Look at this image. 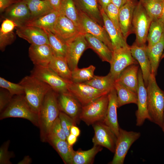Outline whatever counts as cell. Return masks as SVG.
I'll return each mask as SVG.
<instances>
[{"label": "cell", "mask_w": 164, "mask_h": 164, "mask_svg": "<svg viewBox=\"0 0 164 164\" xmlns=\"http://www.w3.org/2000/svg\"><path fill=\"white\" fill-rule=\"evenodd\" d=\"M57 95V93L50 89L45 95L38 113L40 139L43 142H46L50 129L59 116L60 111Z\"/></svg>", "instance_id": "obj_1"}, {"label": "cell", "mask_w": 164, "mask_h": 164, "mask_svg": "<svg viewBox=\"0 0 164 164\" xmlns=\"http://www.w3.org/2000/svg\"><path fill=\"white\" fill-rule=\"evenodd\" d=\"M155 75L151 73L146 87L149 120L162 127L164 110V91L157 84Z\"/></svg>", "instance_id": "obj_2"}, {"label": "cell", "mask_w": 164, "mask_h": 164, "mask_svg": "<svg viewBox=\"0 0 164 164\" xmlns=\"http://www.w3.org/2000/svg\"><path fill=\"white\" fill-rule=\"evenodd\" d=\"M19 83L24 88V97L27 104L38 114L45 95L52 88L45 83L31 75L24 77Z\"/></svg>", "instance_id": "obj_3"}, {"label": "cell", "mask_w": 164, "mask_h": 164, "mask_svg": "<svg viewBox=\"0 0 164 164\" xmlns=\"http://www.w3.org/2000/svg\"><path fill=\"white\" fill-rule=\"evenodd\" d=\"M9 118H18L28 120L39 127L38 114L34 112L26 101L24 95H17L1 112L0 119Z\"/></svg>", "instance_id": "obj_4"}, {"label": "cell", "mask_w": 164, "mask_h": 164, "mask_svg": "<svg viewBox=\"0 0 164 164\" xmlns=\"http://www.w3.org/2000/svg\"><path fill=\"white\" fill-rule=\"evenodd\" d=\"M108 94L102 95L82 107L79 118L88 125L104 121L108 104Z\"/></svg>", "instance_id": "obj_5"}, {"label": "cell", "mask_w": 164, "mask_h": 164, "mask_svg": "<svg viewBox=\"0 0 164 164\" xmlns=\"http://www.w3.org/2000/svg\"><path fill=\"white\" fill-rule=\"evenodd\" d=\"M152 20L139 1L134 10L132 25L136 35L135 43L139 46L146 45L147 36Z\"/></svg>", "instance_id": "obj_6"}, {"label": "cell", "mask_w": 164, "mask_h": 164, "mask_svg": "<svg viewBox=\"0 0 164 164\" xmlns=\"http://www.w3.org/2000/svg\"><path fill=\"white\" fill-rule=\"evenodd\" d=\"M31 75L46 83L57 94L69 92V86L71 81L62 78L49 67L35 66Z\"/></svg>", "instance_id": "obj_7"}, {"label": "cell", "mask_w": 164, "mask_h": 164, "mask_svg": "<svg viewBox=\"0 0 164 164\" xmlns=\"http://www.w3.org/2000/svg\"><path fill=\"white\" fill-rule=\"evenodd\" d=\"M140 132L128 131L120 128L117 137L114 156L110 164H123L132 144L141 136Z\"/></svg>", "instance_id": "obj_8"}, {"label": "cell", "mask_w": 164, "mask_h": 164, "mask_svg": "<svg viewBox=\"0 0 164 164\" xmlns=\"http://www.w3.org/2000/svg\"><path fill=\"white\" fill-rule=\"evenodd\" d=\"M109 72L115 80L122 71L128 66L138 64V61L132 56L129 46L113 49L110 62Z\"/></svg>", "instance_id": "obj_9"}, {"label": "cell", "mask_w": 164, "mask_h": 164, "mask_svg": "<svg viewBox=\"0 0 164 164\" xmlns=\"http://www.w3.org/2000/svg\"><path fill=\"white\" fill-rule=\"evenodd\" d=\"M68 91L78 100L82 106L88 104L102 95L108 94L84 83H76L72 81L69 85Z\"/></svg>", "instance_id": "obj_10"}, {"label": "cell", "mask_w": 164, "mask_h": 164, "mask_svg": "<svg viewBox=\"0 0 164 164\" xmlns=\"http://www.w3.org/2000/svg\"><path fill=\"white\" fill-rule=\"evenodd\" d=\"M65 57L72 71L77 67L80 57L84 51L89 48L88 43L83 34H80L66 43Z\"/></svg>", "instance_id": "obj_11"}, {"label": "cell", "mask_w": 164, "mask_h": 164, "mask_svg": "<svg viewBox=\"0 0 164 164\" xmlns=\"http://www.w3.org/2000/svg\"><path fill=\"white\" fill-rule=\"evenodd\" d=\"M92 125L94 132L92 139L94 145L104 147L114 153L117 137L110 128L103 122H97Z\"/></svg>", "instance_id": "obj_12"}, {"label": "cell", "mask_w": 164, "mask_h": 164, "mask_svg": "<svg viewBox=\"0 0 164 164\" xmlns=\"http://www.w3.org/2000/svg\"><path fill=\"white\" fill-rule=\"evenodd\" d=\"M79 12L80 24L84 34L89 33L97 38L113 51V48L111 42L104 27L83 12L79 11Z\"/></svg>", "instance_id": "obj_13"}, {"label": "cell", "mask_w": 164, "mask_h": 164, "mask_svg": "<svg viewBox=\"0 0 164 164\" xmlns=\"http://www.w3.org/2000/svg\"><path fill=\"white\" fill-rule=\"evenodd\" d=\"M52 32L66 43L80 34H83L72 21L60 13Z\"/></svg>", "instance_id": "obj_14"}, {"label": "cell", "mask_w": 164, "mask_h": 164, "mask_svg": "<svg viewBox=\"0 0 164 164\" xmlns=\"http://www.w3.org/2000/svg\"><path fill=\"white\" fill-rule=\"evenodd\" d=\"M138 87L137 91L138 108L135 112L136 125L141 126L145 120H149L147 105V91L140 69L138 73Z\"/></svg>", "instance_id": "obj_15"}, {"label": "cell", "mask_w": 164, "mask_h": 164, "mask_svg": "<svg viewBox=\"0 0 164 164\" xmlns=\"http://www.w3.org/2000/svg\"><path fill=\"white\" fill-rule=\"evenodd\" d=\"M138 2L137 0H129L119 9L120 28L123 37L126 40L128 36L133 33V12Z\"/></svg>", "instance_id": "obj_16"}, {"label": "cell", "mask_w": 164, "mask_h": 164, "mask_svg": "<svg viewBox=\"0 0 164 164\" xmlns=\"http://www.w3.org/2000/svg\"><path fill=\"white\" fill-rule=\"evenodd\" d=\"M15 29L16 34L31 45H49L47 35L41 28L33 26H22Z\"/></svg>", "instance_id": "obj_17"}, {"label": "cell", "mask_w": 164, "mask_h": 164, "mask_svg": "<svg viewBox=\"0 0 164 164\" xmlns=\"http://www.w3.org/2000/svg\"><path fill=\"white\" fill-rule=\"evenodd\" d=\"M57 99L60 111L76 121L82 107L78 100L69 92L58 94Z\"/></svg>", "instance_id": "obj_18"}, {"label": "cell", "mask_w": 164, "mask_h": 164, "mask_svg": "<svg viewBox=\"0 0 164 164\" xmlns=\"http://www.w3.org/2000/svg\"><path fill=\"white\" fill-rule=\"evenodd\" d=\"M28 53L29 56L35 66L48 67L54 56L49 44L31 45Z\"/></svg>", "instance_id": "obj_19"}, {"label": "cell", "mask_w": 164, "mask_h": 164, "mask_svg": "<svg viewBox=\"0 0 164 164\" xmlns=\"http://www.w3.org/2000/svg\"><path fill=\"white\" fill-rule=\"evenodd\" d=\"M4 17L14 21L19 26L23 25L30 19L29 10L26 2L20 1L7 8L5 11Z\"/></svg>", "instance_id": "obj_20"}, {"label": "cell", "mask_w": 164, "mask_h": 164, "mask_svg": "<svg viewBox=\"0 0 164 164\" xmlns=\"http://www.w3.org/2000/svg\"><path fill=\"white\" fill-rule=\"evenodd\" d=\"M130 47L132 56L140 66L144 82L146 87L149 78L151 73L150 63L147 51V46H139L134 43Z\"/></svg>", "instance_id": "obj_21"}, {"label": "cell", "mask_w": 164, "mask_h": 164, "mask_svg": "<svg viewBox=\"0 0 164 164\" xmlns=\"http://www.w3.org/2000/svg\"><path fill=\"white\" fill-rule=\"evenodd\" d=\"M109 102L105 118L103 121L109 127L117 137L119 133L120 127L118 122L117 108H118L117 94L115 88L108 94Z\"/></svg>", "instance_id": "obj_22"}, {"label": "cell", "mask_w": 164, "mask_h": 164, "mask_svg": "<svg viewBox=\"0 0 164 164\" xmlns=\"http://www.w3.org/2000/svg\"><path fill=\"white\" fill-rule=\"evenodd\" d=\"M79 11L83 12L101 26L103 21L97 0H73Z\"/></svg>", "instance_id": "obj_23"}, {"label": "cell", "mask_w": 164, "mask_h": 164, "mask_svg": "<svg viewBox=\"0 0 164 164\" xmlns=\"http://www.w3.org/2000/svg\"><path fill=\"white\" fill-rule=\"evenodd\" d=\"M48 142L57 152L65 164H71L74 151L67 141L61 139L53 135H49Z\"/></svg>", "instance_id": "obj_24"}, {"label": "cell", "mask_w": 164, "mask_h": 164, "mask_svg": "<svg viewBox=\"0 0 164 164\" xmlns=\"http://www.w3.org/2000/svg\"><path fill=\"white\" fill-rule=\"evenodd\" d=\"M139 66L131 65L125 69L115 81L122 84L126 87L137 93L138 89V73Z\"/></svg>", "instance_id": "obj_25"}, {"label": "cell", "mask_w": 164, "mask_h": 164, "mask_svg": "<svg viewBox=\"0 0 164 164\" xmlns=\"http://www.w3.org/2000/svg\"><path fill=\"white\" fill-rule=\"evenodd\" d=\"M104 25L111 42L113 49L129 46L126 40L120 35L104 10L100 7Z\"/></svg>", "instance_id": "obj_26"}, {"label": "cell", "mask_w": 164, "mask_h": 164, "mask_svg": "<svg viewBox=\"0 0 164 164\" xmlns=\"http://www.w3.org/2000/svg\"><path fill=\"white\" fill-rule=\"evenodd\" d=\"M88 43L89 48L93 50L103 61L110 63L112 51L102 41L89 33L84 34Z\"/></svg>", "instance_id": "obj_27"}, {"label": "cell", "mask_w": 164, "mask_h": 164, "mask_svg": "<svg viewBox=\"0 0 164 164\" xmlns=\"http://www.w3.org/2000/svg\"><path fill=\"white\" fill-rule=\"evenodd\" d=\"M19 26L14 21L5 18L3 21L0 28V49L4 51L6 47L11 44L16 39L13 32L15 28Z\"/></svg>", "instance_id": "obj_28"}, {"label": "cell", "mask_w": 164, "mask_h": 164, "mask_svg": "<svg viewBox=\"0 0 164 164\" xmlns=\"http://www.w3.org/2000/svg\"><path fill=\"white\" fill-rule=\"evenodd\" d=\"M59 14V12L54 11L37 18L29 20L22 26L37 27L52 32Z\"/></svg>", "instance_id": "obj_29"}, {"label": "cell", "mask_w": 164, "mask_h": 164, "mask_svg": "<svg viewBox=\"0 0 164 164\" xmlns=\"http://www.w3.org/2000/svg\"><path fill=\"white\" fill-rule=\"evenodd\" d=\"M25 2L30 11V20L55 11L48 0H28Z\"/></svg>", "instance_id": "obj_30"}, {"label": "cell", "mask_w": 164, "mask_h": 164, "mask_svg": "<svg viewBox=\"0 0 164 164\" xmlns=\"http://www.w3.org/2000/svg\"><path fill=\"white\" fill-rule=\"evenodd\" d=\"M48 67L62 78L71 81L72 71L65 57L53 56Z\"/></svg>", "instance_id": "obj_31"}, {"label": "cell", "mask_w": 164, "mask_h": 164, "mask_svg": "<svg viewBox=\"0 0 164 164\" xmlns=\"http://www.w3.org/2000/svg\"><path fill=\"white\" fill-rule=\"evenodd\" d=\"M114 88L117 94L118 108L126 104H137V94L122 84L115 81Z\"/></svg>", "instance_id": "obj_32"}, {"label": "cell", "mask_w": 164, "mask_h": 164, "mask_svg": "<svg viewBox=\"0 0 164 164\" xmlns=\"http://www.w3.org/2000/svg\"><path fill=\"white\" fill-rule=\"evenodd\" d=\"M59 12L72 21L84 34L80 24L79 11L73 0H63Z\"/></svg>", "instance_id": "obj_33"}, {"label": "cell", "mask_w": 164, "mask_h": 164, "mask_svg": "<svg viewBox=\"0 0 164 164\" xmlns=\"http://www.w3.org/2000/svg\"><path fill=\"white\" fill-rule=\"evenodd\" d=\"M115 80L109 72L107 75L100 76L94 75L90 80L84 83L98 90L107 93L114 87Z\"/></svg>", "instance_id": "obj_34"}, {"label": "cell", "mask_w": 164, "mask_h": 164, "mask_svg": "<svg viewBox=\"0 0 164 164\" xmlns=\"http://www.w3.org/2000/svg\"><path fill=\"white\" fill-rule=\"evenodd\" d=\"M164 50V34L160 40L149 49H147L151 73L156 75L160 60Z\"/></svg>", "instance_id": "obj_35"}, {"label": "cell", "mask_w": 164, "mask_h": 164, "mask_svg": "<svg viewBox=\"0 0 164 164\" xmlns=\"http://www.w3.org/2000/svg\"><path fill=\"white\" fill-rule=\"evenodd\" d=\"M164 34V22L160 19L152 21L147 36V49H150L158 42Z\"/></svg>", "instance_id": "obj_36"}, {"label": "cell", "mask_w": 164, "mask_h": 164, "mask_svg": "<svg viewBox=\"0 0 164 164\" xmlns=\"http://www.w3.org/2000/svg\"><path fill=\"white\" fill-rule=\"evenodd\" d=\"M102 149L101 146L94 145L91 149L87 150L74 151L71 164L91 163L95 155Z\"/></svg>", "instance_id": "obj_37"}, {"label": "cell", "mask_w": 164, "mask_h": 164, "mask_svg": "<svg viewBox=\"0 0 164 164\" xmlns=\"http://www.w3.org/2000/svg\"><path fill=\"white\" fill-rule=\"evenodd\" d=\"M152 21L159 19L164 6V0H139Z\"/></svg>", "instance_id": "obj_38"}, {"label": "cell", "mask_w": 164, "mask_h": 164, "mask_svg": "<svg viewBox=\"0 0 164 164\" xmlns=\"http://www.w3.org/2000/svg\"><path fill=\"white\" fill-rule=\"evenodd\" d=\"M46 33L54 56L65 57L67 43L51 31L44 30Z\"/></svg>", "instance_id": "obj_39"}, {"label": "cell", "mask_w": 164, "mask_h": 164, "mask_svg": "<svg viewBox=\"0 0 164 164\" xmlns=\"http://www.w3.org/2000/svg\"><path fill=\"white\" fill-rule=\"evenodd\" d=\"M95 67L91 65L88 67L79 69L78 67L72 71L71 81L74 83H84L94 76Z\"/></svg>", "instance_id": "obj_40"}, {"label": "cell", "mask_w": 164, "mask_h": 164, "mask_svg": "<svg viewBox=\"0 0 164 164\" xmlns=\"http://www.w3.org/2000/svg\"><path fill=\"white\" fill-rule=\"evenodd\" d=\"M0 87L5 89L12 95L24 94V91L22 86L9 81L1 77H0Z\"/></svg>", "instance_id": "obj_41"}, {"label": "cell", "mask_w": 164, "mask_h": 164, "mask_svg": "<svg viewBox=\"0 0 164 164\" xmlns=\"http://www.w3.org/2000/svg\"><path fill=\"white\" fill-rule=\"evenodd\" d=\"M119 9L111 2L108 5L104 11L114 25L119 34L123 37L119 26Z\"/></svg>", "instance_id": "obj_42"}, {"label": "cell", "mask_w": 164, "mask_h": 164, "mask_svg": "<svg viewBox=\"0 0 164 164\" xmlns=\"http://www.w3.org/2000/svg\"><path fill=\"white\" fill-rule=\"evenodd\" d=\"M58 117L61 126L67 137L70 134V130L71 127L73 125H76V121L61 111H60Z\"/></svg>", "instance_id": "obj_43"}, {"label": "cell", "mask_w": 164, "mask_h": 164, "mask_svg": "<svg viewBox=\"0 0 164 164\" xmlns=\"http://www.w3.org/2000/svg\"><path fill=\"white\" fill-rule=\"evenodd\" d=\"M10 141L9 140L5 142L0 148V164H11L10 161L11 158L15 156L13 152L9 151L8 148Z\"/></svg>", "instance_id": "obj_44"}, {"label": "cell", "mask_w": 164, "mask_h": 164, "mask_svg": "<svg viewBox=\"0 0 164 164\" xmlns=\"http://www.w3.org/2000/svg\"><path fill=\"white\" fill-rule=\"evenodd\" d=\"M54 135L61 139L67 141V136L61 126L59 117L52 124L48 135Z\"/></svg>", "instance_id": "obj_45"}, {"label": "cell", "mask_w": 164, "mask_h": 164, "mask_svg": "<svg viewBox=\"0 0 164 164\" xmlns=\"http://www.w3.org/2000/svg\"><path fill=\"white\" fill-rule=\"evenodd\" d=\"M12 96L7 91L1 90L0 92V111L2 112L9 104L12 98Z\"/></svg>", "instance_id": "obj_46"}, {"label": "cell", "mask_w": 164, "mask_h": 164, "mask_svg": "<svg viewBox=\"0 0 164 164\" xmlns=\"http://www.w3.org/2000/svg\"><path fill=\"white\" fill-rule=\"evenodd\" d=\"M20 0H0V12L1 13L13 4Z\"/></svg>", "instance_id": "obj_47"}, {"label": "cell", "mask_w": 164, "mask_h": 164, "mask_svg": "<svg viewBox=\"0 0 164 164\" xmlns=\"http://www.w3.org/2000/svg\"><path fill=\"white\" fill-rule=\"evenodd\" d=\"M54 10L59 12L63 0H48Z\"/></svg>", "instance_id": "obj_48"}, {"label": "cell", "mask_w": 164, "mask_h": 164, "mask_svg": "<svg viewBox=\"0 0 164 164\" xmlns=\"http://www.w3.org/2000/svg\"><path fill=\"white\" fill-rule=\"evenodd\" d=\"M77 139V137L70 133L67 138V141L70 145L72 146L76 142Z\"/></svg>", "instance_id": "obj_49"}, {"label": "cell", "mask_w": 164, "mask_h": 164, "mask_svg": "<svg viewBox=\"0 0 164 164\" xmlns=\"http://www.w3.org/2000/svg\"><path fill=\"white\" fill-rule=\"evenodd\" d=\"M129 0H111V2L119 9Z\"/></svg>", "instance_id": "obj_50"}, {"label": "cell", "mask_w": 164, "mask_h": 164, "mask_svg": "<svg viewBox=\"0 0 164 164\" xmlns=\"http://www.w3.org/2000/svg\"><path fill=\"white\" fill-rule=\"evenodd\" d=\"M97 1L100 7L104 11L108 5L111 2V0H97Z\"/></svg>", "instance_id": "obj_51"}, {"label": "cell", "mask_w": 164, "mask_h": 164, "mask_svg": "<svg viewBox=\"0 0 164 164\" xmlns=\"http://www.w3.org/2000/svg\"><path fill=\"white\" fill-rule=\"evenodd\" d=\"M70 133L73 134L76 137L79 136L80 135V129L75 125H73L70 130Z\"/></svg>", "instance_id": "obj_52"}, {"label": "cell", "mask_w": 164, "mask_h": 164, "mask_svg": "<svg viewBox=\"0 0 164 164\" xmlns=\"http://www.w3.org/2000/svg\"><path fill=\"white\" fill-rule=\"evenodd\" d=\"M32 162L31 158L29 155L25 156L23 159L19 162L18 164H29Z\"/></svg>", "instance_id": "obj_53"}, {"label": "cell", "mask_w": 164, "mask_h": 164, "mask_svg": "<svg viewBox=\"0 0 164 164\" xmlns=\"http://www.w3.org/2000/svg\"><path fill=\"white\" fill-rule=\"evenodd\" d=\"M164 22V6L163 9L162 15L159 19Z\"/></svg>", "instance_id": "obj_54"}, {"label": "cell", "mask_w": 164, "mask_h": 164, "mask_svg": "<svg viewBox=\"0 0 164 164\" xmlns=\"http://www.w3.org/2000/svg\"><path fill=\"white\" fill-rule=\"evenodd\" d=\"M162 130L163 132L164 133V110L163 113V121L162 127H161Z\"/></svg>", "instance_id": "obj_55"}, {"label": "cell", "mask_w": 164, "mask_h": 164, "mask_svg": "<svg viewBox=\"0 0 164 164\" xmlns=\"http://www.w3.org/2000/svg\"><path fill=\"white\" fill-rule=\"evenodd\" d=\"M163 58H164V50L162 55L161 57V59H162Z\"/></svg>", "instance_id": "obj_56"}, {"label": "cell", "mask_w": 164, "mask_h": 164, "mask_svg": "<svg viewBox=\"0 0 164 164\" xmlns=\"http://www.w3.org/2000/svg\"><path fill=\"white\" fill-rule=\"evenodd\" d=\"M22 0L24 1H26L28 0Z\"/></svg>", "instance_id": "obj_57"}]
</instances>
